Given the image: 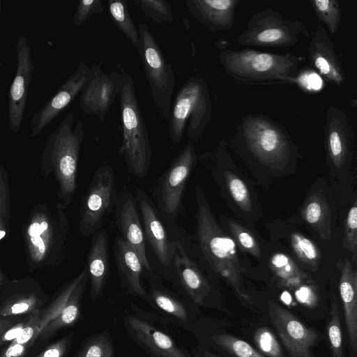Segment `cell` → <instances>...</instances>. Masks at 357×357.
Here are the masks:
<instances>
[{
    "mask_svg": "<svg viewBox=\"0 0 357 357\" xmlns=\"http://www.w3.org/2000/svg\"><path fill=\"white\" fill-rule=\"evenodd\" d=\"M142 276L149 280L148 303L157 312L159 318L190 331L201 318L198 307L189 300L172 291L162 283L160 278L152 270L144 268Z\"/></svg>",
    "mask_w": 357,
    "mask_h": 357,
    "instance_id": "11",
    "label": "cell"
},
{
    "mask_svg": "<svg viewBox=\"0 0 357 357\" xmlns=\"http://www.w3.org/2000/svg\"><path fill=\"white\" fill-rule=\"evenodd\" d=\"M218 57L224 70L238 82L256 85L297 83L300 58L292 54L224 50Z\"/></svg>",
    "mask_w": 357,
    "mask_h": 357,
    "instance_id": "2",
    "label": "cell"
},
{
    "mask_svg": "<svg viewBox=\"0 0 357 357\" xmlns=\"http://www.w3.org/2000/svg\"><path fill=\"white\" fill-rule=\"evenodd\" d=\"M224 176L227 188L234 202L243 211H250L252 203L245 183L230 172H225Z\"/></svg>",
    "mask_w": 357,
    "mask_h": 357,
    "instance_id": "35",
    "label": "cell"
},
{
    "mask_svg": "<svg viewBox=\"0 0 357 357\" xmlns=\"http://www.w3.org/2000/svg\"><path fill=\"white\" fill-rule=\"evenodd\" d=\"M233 140L243 144L259 162L271 167L287 164L294 148L286 129L260 114L245 116L236 127Z\"/></svg>",
    "mask_w": 357,
    "mask_h": 357,
    "instance_id": "4",
    "label": "cell"
},
{
    "mask_svg": "<svg viewBox=\"0 0 357 357\" xmlns=\"http://www.w3.org/2000/svg\"><path fill=\"white\" fill-rule=\"evenodd\" d=\"M254 340L258 349L268 357H283L280 344L269 328H257L254 334Z\"/></svg>",
    "mask_w": 357,
    "mask_h": 357,
    "instance_id": "39",
    "label": "cell"
},
{
    "mask_svg": "<svg viewBox=\"0 0 357 357\" xmlns=\"http://www.w3.org/2000/svg\"><path fill=\"white\" fill-rule=\"evenodd\" d=\"M74 114L69 112L50 136L47 148L57 160L59 172L66 180V190L73 192L75 188V174L78 157L84 137L82 121L73 128Z\"/></svg>",
    "mask_w": 357,
    "mask_h": 357,
    "instance_id": "12",
    "label": "cell"
},
{
    "mask_svg": "<svg viewBox=\"0 0 357 357\" xmlns=\"http://www.w3.org/2000/svg\"><path fill=\"white\" fill-rule=\"evenodd\" d=\"M268 306L271 323L291 357H312L311 349L318 341L319 333L281 305L268 301Z\"/></svg>",
    "mask_w": 357,
    "mask_h": 357,
    "instance_id": "15",
    "label": "cell"
},
{
    "mask_svg": "<svg viewBox=\"0 0 357 357\" xmlns=\"http://www.w3.org/2000/svg\"><path fill=\"white\" fill-rule=\"evenodd\" d=\"M25 325V322L22 321L16 324L15 326L9 328L1 337V342L6 341H14L21 333L24 326Z\"/></svg>",
    "mask_w": 357,
    "mask_h": 357,
    "instance_id": "48",
    "label": "cell"
},
{
    "mask_svg": "<svg viewBox=\"0 0 357 357\" xmlns=\"http://www.w3.org/2000/svg\"><path fill=\"white\" fill-rule=\"evenodd\" d=\"M144 15L157 24L173 22L171 5L162 0H139L137 1Z\"/></svg>",
    "mask_w": 357,
    "mask_h": 357,
    "instance_id": "34",
    "label": "cell"
},
{
    "mask_svg": "<svg viewBox=\"0 0 357 357\" xmlns=\"http://www.w3.org/2000/svg\"><path fill=\"white\" fill-rule=\"evenodd\" d=\"M140 40L139 53L145 70L153 102L162 116L168 121L176 77L171 63L164 57L157 42L145 23L138 24Z\"/></svg>",
    "mask_w": 357,
    "mask_h": 357,
    "instance_id": "7",
    "label": "cell"
},
{
    "mask_svg": "<svg viewBox=\"0 0 357 357\" xmlns=\"http://www.w3.org/2000/svg\"><path fill=\"white\" fill-rule=\"evenodd\" d=\"M291 245L297 257L304 264L310 266H317L321 255L313 241L299 233L291 235Z\"/></svg>",
    "mask_w": 357,
    "mask_h": 357,
    "instance_id": "33",
    "label": "cell"
},
{
    "mask_svg": "<svg viewBox=\"0 0 357 357\" xmlns=\"http://www.w3.org/2000/svg\"><path fill=\"white\" fill-rule=\"evenodd\" d=\"M308 58L311 64L328 82L341 86L345 82V75L341 62L334 49V44L327 31L317 26L308 47Z\"/></svg>",
    "mask_w": 357,
    "mask_h": 357,
    "instance_id": "23",
    "label": "cell"
},
{
    "mask_svg": "<svg viewBox=\"0 0 357 357\" xmlns=\"http://www.w3.org/2000/svg\"><path fill=\"white\" fill-rule=\"evenodd\" d=\"M296 84H299L307 90L317 91L322 86V80L318 74L310 72L298 75Z\"/></svg>",
    "mask_w": 357,
    "mask_h": 357,
    "instance_id": "44",
    "label": "cell"
},
{
    "mask_svg": "<svg viewBox=\"0 0 357 357\" xmlns=\"http://www.w3.org/2000/svg\"><path fill=\"white\" fill-rule=\"evenodd\" d=\"M1 13V0H0V14Z\"/></svg>",
    "mask_w": 357,
    "mask_h": 357,
    "instance_id": "54",
    "label": "cell"
},
{
    "mask_svg": "<svg viewBox=\"0 0 357 357\" xmlns=\"http://www.w3.org/2000/svg\"><path fill=\"white\" fill-rule=\"evenodd\" d=\"M31 303L28 301H19L12 305L8 310H5L0 313L3 316L12 314H18L25 313L29 311Z\"/></svg>",
    "mask_w": 357,
    "mask_h": 357,
    "instance_id": "46",
    "label": "cell"
},
{
    "mask_svg": "<svg viewBox=\"0 0 357 357\" xmlns=\"http://www.w3.org/2000/svg\"><path fill=\"white\" fill-rule=\"evenodd\" d=\"M298 301L306 305H312L317 297L312 289L307 285H301L295 291Z\"/></svg>",
    "mask_w": 357,
    "mask_h": 357,
    "instance_id": "45",
    "label": "cell"
},
{
    "mask_svg": "<svg viewBox=\"0 0 357 357\" xmlns=\"http://www.w3.org/2000/svg\"><path fill=\"white\" fill-rule=\"evenodd\" d=\"M228 227L231 234L242 249L257 258L261 257L259 243L248 229L232 220H228Z\"/></svg>",
    "mask_w": 357,
    "mask_h": 357,
    "instance_id": "38",
    "label": "cell"
},
{
    "mask_svg": "<svg viewBox=\"0 0 357 357\" xmlns=\"http://www.w3.org/2000/svg\"><path fill=\"white\" fill-rule=\"evenodd\" d=\"M6 234L4 231H0V239H1Z\"/></svg>",
    "mask_w": 357,
    "mask_h": 357,
    "instance_id": "53",
    "label": "cell"
},
{
    "mask_svg": "<svg viewBox=\"0 0 357 357\" xmlns=\"http://www.w3.org/2000/svg\"><path fill=\"white\" fill-rule=\"evenodd\" d=\"M40 319V313L35 312L25 324L20 335L12 343L27 344L31 340H36L38 335Z\"/></svg>",
    "mask_w": 357,
    "mask_h": 357,
    "instance_id": "42",
    "label": "cell"
},
{
    "mask_svg": "<svg viewBox=\"0 0 357 357\" xmlns=\"http://www.w3.org/2000/svg\"><path fill=\"white\" fill-rule=\"evenodd\" d=\"M12 322L10 320L0 319V337L11 326Z\"/></svg>",
    "mask_w": 357,
    "mask_h": 357,
    "instance_id": "52",
    "label": "cell"
},
{
    "mask_svg": "<svg viewBox=\"0 0 357 357\" xmlns=\"http://www.w3.org/2000/svg\"><path fill=\"white\" fill-rule=\"evenodd\" d=\"M211 113L207 82L201 77H190L180 89L171 108L168 132L172 142H181L186 126L188 138L198 139L208 126Z\"/></svg>",
    "mask_w": 357,
    "mask_h": 357,
    "instance_id": "5",
    "label": "cell"
},
{
    "mask_svg": "<svg viewBox=\"0 0 357 357\" xmlns=\"http://www.w3.org/2000/svg\"><path fill=\"white\" fill-rule=\"evenodd\" d=\"M324 131L328 157L340 168L349 157L353 137L352 125L347 113L337 106H329Z\"/></svg>",
    "mask_w": 357,
    "mask_h": 357,
    "instance_id": "22",
    "label": "cell"
},
{
    "mask_svg": "<svg viewBox=\"0 0 357 357\" xmlns=\"http://www.w3.org/2000/svg\"><path fill=\"white\" fill-rule=\"evenodd\" d=\"M15 46L17 68L8 93V126L11 132L17 134L24 117L34 66L31 48L24 36L18 38Z\"/></svg>",
    "mask_w": 357,
    "mask_h": 357,
    "instance_id": "17",
    "label": "cell"
},
{
    "mask_svg": "<svg viewBox=\"0 0 357 357\" xmlns=\"http://www.w3.org/2000/svg\"><path fill=\"white\" fill-rule=\"evenodd\" d=\"M114 217L120 236L135 250L144 268L151 270L139 208L135 196L128 190H123L119 194Z\"/></svg>",
    "mask_w": 357,
    "mask_h": 357,
    "instance_id": "19",
    "label": "cell"
},
{
    "mask_svg": "<svg viewBox=\"0 0 357 357\" xmlns=\"http://www.w3.org/2000/svg\"><path fill=\"white\" fill-rule=\"evenodd\" d=\"M74 337V333H70L52 346L47 348L38 357H64L71 346Z\"/></svg>",
    "mask_w": 357,
    "mask_h": 357,
    "instance_id": "43",
    "label": "cell"
},
{
    "mask_svg": "<svg viewBox=\"0 0 357 357\" xmlns=\"http://www.w3.org/2000/svg\"><path fill=\"white\" fill-rule=\"evenodd\" d=\"M240 0H188L189 13L211 31H226L234 23Z\"/></svg>",
    "mask_w": 357,
    "mask_h": 357,
    "instance_id": "24",
    "label": "cell"
},
{
    "mask_svg": "<svg viewBox=\"0 0 357 357\" xmlns=\"http://www.w3.org/2000/svg\"><path fill=\"white\" fill-rule=\"evenodd\" d=\"M197 200V234L205 260L233 289L236 295L248 301L242 290L241 272L236 243L218 225L202 188L195 187Z\"/></svg>",
    "mask_w": 357,
    "mask_h": 357,
    "instance_id": "1",
    "label": "cell"
},
{
    "mask_svg": "<svg viewBox=\"0 0 357 357\" xmlns=\"http://www.w3.org/2000/svg\"><path fill=\"white\" fill-rule=\"evenodd\" d=\"M86 266L90 282L89 296L94 302L102 295L109 273V238L106 229L101 228L93 235Z\"/></svg>",
    "mask_w": 357,
    "mask_h": 357,
    "instance_id": "25",
    "label": "cell"
},
{
    "mask_svg": "<svg viewBox=\"0 0 357 357\" xmlns=\"http://www.w3.org/2000/svg\"><path fill=\"white\" fill-rule=\"evenodd\" d=\"M118 196L112 166H100L94 172L82 202L79 227L84 236H93L102 228L107 216L115 208Z\"/></svg>",
    "mask_w": 357,
    "mask_h": 357,
    "instance_id": "9",
    "label": "cell"
},
{
    "mask_svg": "<svg viewBox=\"0 0 357 357\" xmlns=\"http://www.w3.org/2000/svg\"><path fill=\"white\" fill-rule=\"evenodd\" d=\"M190 332L194 334L199 344L211 351H222L232 357H265L245 340L218 332L209 319L199 318Z\"/></svg>",
    "mask_w": 357,
    "mask_h": 357,
    "instance_id": "21",
    "label": "cell"
},
{
    "mask_svg": "<svg viewBox=\"0 0 357 357\" xmlns=\"http://www.w3.org/2000/svg\"><path fill=\"white\" fill-rule=\"evenodd\" d=\"M340 271V294L351 351H357V271L348 259L337 264Z\"/></svg>",
    "mask_w": 357,
    "mask_h": 357,
    "instance_id": "26",
    "label": "cell"
},
{
    "mask_svg": "<svg viewBox=\"0 0 357 357\" xmlns=\"http://www.w3.org/2000/svg\"><path fill=\"white\" fill-rule=\"evenodd\" d=\"M122 318L128 336L151 357H195L157 325L158 316L133 303Z\"/></svg>",
    "mask_w": 357,
    "mask_h": 357,
    "instance_id": "8",
    "label": "cell"
},
{
    "mask_svg": "<svg viewBox=\"0 0 357 357\" xmlns=\"http://www.w3.org/2000/svg\"><path fill=\"white\" fill-rule=\"evenodd\" d=\"M83 271L81 280L61 313L46 325L39 333L38 337L41 340H45L60 329L74 324L80 318L82 315V300L86 289V282L89 280L86 266L84 267Z\"/></svg>",
    "mask_w": 357,
    "mask_h": 357,
    "instance_id": "27",
    "label": "cell"
},
{
    "mask_svg": "<svg viewBox=\"0 0 357 357\" xmlns=\"http://www.w3.org/2000/svg\"><path fill=\"white\" fill-rule=\"evenodd\" d=\"M120 91L123 154L128 171L137 178H144L149 170L151 147L139 107L132 77L123 72Z\"/></svg>",
    "mask_w": 357,
    "mask_h": 357,
    "instance_id": "3",
    "label": "cell"
},
{
    "mask_svg": "<svg viewBox=\"0 0 357 357\" xmlns=\"http://www.w3.org/2000/svg\"><path fill=\"white\" fill-rule=\"evenodd\" d=\"M344 248L353 253L354 261H356L357 253V205L356 200L347 214L344 224Z\"/></svg>",
    "mask_w": 357,
    "mask_h": 357,
    "instance_id": "40",
    "label": "cell"
},
{
    "mask_svg": "<svg viewBox=\"0 0 357 357\" xmlns=\"http://www.w3.org/2000/svg\"><path fill=\"white\" fill-rule=\"evenodd\" d=\"M176 285L181 294L197 307L217 306L213 288L197 264L185 248L181 238L177 237L173 255Z\"/></svg>",
    "mask_w": 357,
    "mask_h": 357,
    "instance_id": "14",
    "label": "cell"
},
{
    "mask_svg": "<svg viewBox=\"0 0 357 357\" xmlns=\"http://www.w3.org/2000/svg\"><path fill=\"white\" fill-rule=\"evenodd\" d=\"M196 161L195 147L192 143H188L160 176L153 190L158 211L175 233L176 221L183 210L185 185Z\"/></svg>",
    "mask_w": 357,
    "mask_h": 357,
    "instance_id": "6",
    "label": "cell"
},
{
    "mask_svg": "<svg viewBox=\"0 0 357 357\" xmlns=\"http://www.w3.org/2000/svg\"><path fill=\"white\" fill-rule=\"evenodd\" d=\"M135 198L142 218L146 242L147 241L158 261L163 266L172 264L177 236L162 217L155 204L139 188H135Z\"/></svg>",
    "mask_w": 357,
    "mask_h": 357,
    "instance_id": "13",
    "label": "cell"
},
{
    "mask_svg": "<svg viewBox=\"0 0 357 357\" xmlns=\"http://www.w3.org/2000/svg\"><path fill=\"white\" fill-rule=\"evenodd\" d=\"M102 12L104 7L101 0H80L73 18L74 25L80 26L91 15Z\"/></svg>",
    "mask_w": 357,
    "mask_h": 357,
    "instance_id": "41",
    "label": "cell"
},
{
    "mask_svg": "<svg viewBox=\"0 0 357 357\" xmlns=\"http://www.w3.org/2000/svg\"><path fill=\"white\" fill-rule=\"evenodd\" d=\"M195 357H220L207 347L198 344L192 352Z\"/></svg>",
    "mask_w": 357,
    "mask_h": 357,
    "instance_id": "49",
    "label": "cell"
},
{
    "mask_svg": "<svg viewBox=\"0 0 357 357\" xmlns=\"http://www.w3.org/2000/svg\"><path fill=\"white\" fill-rule=\"evenodd\" d=\"M331 357H345L340 310L335 296L331 300L330 317L326 326Z\"/></svg>",
    "mask_w": 357,
    "mask_h": 357,
    "instance_id": "31",
    "label": "cell"
},
{
    "mask_svg": "<svg viewBox=\"0 0 357 357\" xmlns=\"http://www.w3.org/2000/svg\"><path fill=\"white\" fill-rule=\"evenodd\" d=\"M32 243L36 246L41 253H43L45 250V245L43 239L40 236L31 237Z\"/></svg>",
    "mask_w": 357,
    "mask_h": 357,
    "instance_id": "51",
    "label": "cell"
},
{
    "mask_svg": "<svg viewBox=\"0 0 357 357\" xmlns=\"http://www.w3.org/2000/svg\"><path fill=\"white\" fill-rule=\"evenodd\" d=\"M317 17L325 24L331 33H335L341 20V10L336 0L311 1Z\"/></svg>",
    "mask_w": 357,
    "mask_h": 357,
    "instance_id": "32",
    "label": "cell"
},
{
    "mask_svg": "<svg viewBox=\"0 0 357 357\" xmlns=\"http://www.w3.org/2000/svg\"><path fill=\"white\" fill-rule=\"evenodd\" d=\"M303 215L305 221L314 228L323 225L328 215L324 199L317 194L312 195L303 208Z\"/></svg>",
    "mask_w": 357,
    "mask_h": 357,
    "instance_id": "37",
    "label": "cell"
},
{
    "mask_svg": "<svg viewBox=\"0 0 357 357\" xmlns=\"http://www.w3.org/2000/svg\"><path fill=\"white\" fill-rule=\"evenodd\" d=\"M91 68L80 61L75 71L66 79L57 92L32 115L31 137L43 131L74 100L90 79Z\"/></svg>",
    "mask_w": 357,
    "mask_h": 357,
    "instance_id": "18",
    "label": "cell"
},
{
    "mask_svg": "<svg viewBox=\"0 0 357 357\" xmlns=\"http://www.w3.org/2000/svg\"><path fill=\"white\" fill-rule=\"evenodd\" d=\"M305 28L301 21L284 19L269 8L252 15L235 42L241 45L289 47L297 43Z\"/></svg>",
    "mask_w": 357,
    "mask_h": 357,
    "instance_id": "10",
    "label": "cell"
},
{
    "mask_svg": "<svg viewBox=\"0 0 357 357\" xmlns=\"http://www.w3.org/2000/svg\"><path fill=\"white\" fill-rule=\"evenodd\" d=\"M113 252L121 287L129 295L148 303V294L141 280L144 267L137 252L119 235L114 241Z\"/></svg>",
    "mask_w": 357,
    "mask_h": 357,
    "instance_id": "20",
    "label": "cell"
},
{
    "mask_svg": "<svg viewBox=\"0 0 357 357\" xmlns=\"http://www.w3.org/2000/svg\"><path fill=\"white\" fill-rule=\"evenodd\" d=\"M44 232L38 222L32 223L28 229V234L31 237L40 236Z\"/></svg>",
    "mask_w": 357,
    "mask_h": 357,
    "instance_id": "50",
    "label": "cell"
},
{
    "mask_svg": "<svg viewBox=\"0 0 357 357\" xmlns=\"http://www.w3.org/2000/svg\"><path fill=\"white\" fill-rule=\"evenodd\" d=\"M92 75L80 92L79 108L86 115H96L103 122L116 96L121 90L122 73H105L100 64H93Z\"/></svg>",
    "mask_w": 357,
    "mask_h": 357,
    "instance_id": "16",
    "label": "cell"
},
{
    "mask_svg": "<svg viewBox=\"0 0 357 357\" xmlns=\"http://www.w3.org/2000/svg\"><path fill=\"white\" fill-rule=\"evenodd\" d=\"M271 266L275 275L289 287H297L302 281V273L287 255L276 253L271 258Z\"/></svg>",
    "mask_w": 357,
    "mask_h": 357,
    "instance_id": "30",
    "label": "cell"
},
{
    "mask_svg": "<svg viewBox=\"0 0 357 357\" xmlns=\"http://www.w3.org/2000/svg\"><path fill=\"white\" fill-rule=\"evenodd\" d=\"M27 344L12 343L0 357H22L26 351Z\"/></svg>",
    "mask_w": 357,
    "mask_h": 357,
    "instance_id": "47",
    "label": "cell"
},
{
    "mask_svg": "<svg viewBox=\"0 0 357 357\" xmlns=\"http://www.w3.org/2000/svg\"><path fill=\"white\" fill-rule=\"evenodd\" d=\"M113 340L107 329L87 337L75 357H114Z\"/></svg>",
    "mask_w": 357,
    "mask_h": 357,
    "instance_id": "29",
    "label": "cell"
},
{
    "mask_svg": "<svg viewBox=\"0 0 357 357\" xmlns=\"http://www.w3.org/2000/svg\"><path fill=\"white\" fill-rule=\"evenodd\" d=\"M83 273L84 271H82L76 279L70 283L61 296L51 306H50L47 310H45V312L43 314L40 313V319L38 324V335L46 325L61 313L67 305L73 292L81 280Z\"/></svg>",
    "mask_w": 357,
    "mask_h": 357,
    "instance_id": "36",
    "label": "cell"
},
{
    "mask_svg": "<svg viewBox=\"0 0 357 357\" xmlns=\"http://www.w3.org/2000/svg\"><path fill=\"white\" fill-rule=\"evenodd\" d=\"M107 6L109 15L114 24L125 34L137 52L139 53V31L129 14L128 1L125 0H108Z\"/></svg>",
    "mask_w": 357,
    "mask_h": 357,
    "instance_id": "28",
    "label": "cell"
}]
</instances>
